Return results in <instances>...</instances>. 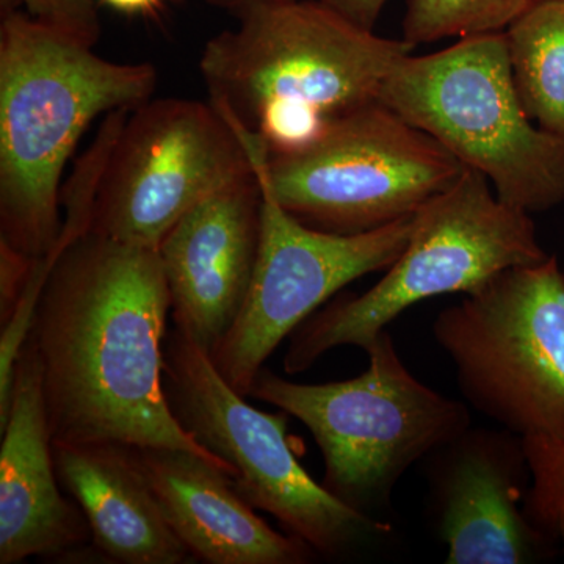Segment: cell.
I'll list each match as a JSON object with an SVG mask.
<instances>
[{
  "label": "cell",
  "mask_w": 564,
  "mask_h": 564,
  "mask_svg": "<svg viewBox=\"0 0 564 564\" xmlns=\"http://www.w3.org/2000/svg\"><path fill=\"white\" fill-rule=\"evenodd\" d=\"M57 256L58 252L51 251L44 258L36 259L20 302L13 307L9 317L0 321L2 323V333H0V430L6 426L7 419H9L18 361H20L22 348L31 339L41 293H43Z\"/></svg>",
  "instance_id": "ffe728a7"
},
{
  "label": "cell",
  "mask_w": 564,
  "mask_h": 564,
  "mask_svg": "<svg viewBox=\"0 0 564 564\" xmlns=\"http://www.w3.org/2000/svg\"><path fill=\"white\" fill-rule=\"evenodd\" d=\"M137 448V447H135ZM141 467L174 533L199 562L303 564L315 551L256 514L225 473L180 448H137Z\"/></svg>",
  "instance_id": "9a60e30c"
},
{
  "label": "cell",
  "mask_w": 564,
  "mask_h": 564,
  "mask_svg": "<svg viewBox=\"0 0 564 564\" xmlns=\"http://www.w3.org/2000/svg\"><path fill=\"white\" fill-rule=\"evenodd\" d=\"M529 212L503 203L484 174L466 169L415 214L410 242L361 295H340L289 336L284 370L306 372L334 348H366L408 307L448 293H474L511 267L543 262Z\"/></svg>",
  "instance_id": "8992f818"
},
{
  "label": "cell",
  "mask_w": 564,
  "mask_h": 564,
  "mask_svg": "<svg viewBox=\"0 0 564 564\" xmlns=\"http://www.w3.org/2000/svg\"><path fill=\"white\" fill-rule=\"evenodd\" d=\"M36 259L0 240V321L20 302Z\"/></svg>",
  "instance_id": "7402d4cb"
},
{
  "label": "cell",
  "mask_w": 564,
  "mask_h": 564,
  "mask_svg": "<svg viewBox=\"0 0 564 564\" xmlns=\"http://www.w3.org/2000/svg\"><path fill=\"white\" fill-rule=\"evenodd\" d=\"M423 463L445 563L532 564L558 552L527 518L532 475L519 434L469 426Z\"/></svg>",
  "instance_id": "7c38bea8"
},
{
  "label": "cell",
  "mask_w": 564,
  "mask_h": 564,
  "mask_svg": "<svg viewBox=\"0 0 564 564\" xmlns=\"http://www.w3.org/2000/svg\"><path fill=\"white\" fill-rule=\"evenodd\" d=\"M251 173L242 140L210 102L150 99L122 126L88 232L159 250L196 204Z\"/></svg>",
  "instance_id": "30bf717a"
},
{
  "label": "cell",
  "mask_w": 564,
  "mask_h": 564,
  "mask_svg": "<svg viewBox=\"0 0 564 564\" xmlns=\"http://www.w3.org/2000/svg\"><path fill=\"white\" fill-rule=\"evenodd\" d=\"M345 18L366 29L375 28L389 0H322Z\"/></svg>",
  "instance_id": "603a6c76"
},
{
  "label": "cell",
  "mask_w": 564,
  "mask_h": 564,
  "mask_svg": "<svg viewBox=\"0 0 564 564\" xmlns=\"http://www.w3.org/2000/svg\"><path fill=\"white\" fill-rule=\"evenodd\" d=\"M380 102L484 174L503 203L529 214L564 203V139L527 115L505 32L404 55L384 80Z\"/></svg>",
  "instance_id": "5b68a950"
},
{
  "label": "cell",
  "mask_w": 564,
  "mask_h": 564,
  "mask_svg": "<svg viewBox=\"0 0 564 564\" xmlns=\"http://www.w3.org/2000/svg\"><path fill=\"white\" fill-rule=\"evenodd\" d=\"M199 61L210 104L269 155L299 151L352 111L380 101L404 39L377 35L322 0H272L237 14Z\"/></svg>",
  "instance_id": "7a4b0ae2"
},
{
  "label": "cell",
  "mask_w": 564,
  "mask_h": 564,
  "mask_svg": "<svg viewBox=\"0 0 564 564\" xmlns=\"http://www.w3.org/2000/svg\"><path fill=\"white\" fill-rule=\"evenodd\" d=\"M529 459L524 510L532 524L558 545L564 558V437H522Z\"/></svg>",
  "instance_id": "d6986e66"
},
{
  "label": "cell",
  "mask_w": 564,
  "mask_h": 564,
  "mask_svg": "<svg viewBox=\"0 0 564 564\" xmlns=\"http://www.w3.org/2000/svg\"><path fill=\"white\" fill-rule=\"evenodd\" d=\"M151 63L106 61L28 13L0 24V240L33 259L62 236L61 182L91 122L150 101Z\"/></svg>",
  "instance_id": "3957f363"
},
{
  "label": "cell",
  "mask_w": 564,
  "mask_h": 564,
  "mask_svg": "<svg viewBox=\"0 0 564 564\" xmlns=\"http://www.w3.org/2000/svg\"><path fill=\"white\" fill-rule=\"evenodd\" d=\"M111 9L129 17H155L169 0H102Z\"/></svg>",
  "instance_id": "cb8c5ba5"
},
{
  "label": "cell",
  "mask_w": 564,
  "mask_h": 564,
  "mask_svg": "<svg viewBox=\"0 0 564 564\" xmlns=\"http://www.w3.org/2000/svg\"><path fill=\"white\" fill-rule=\"evenodd\" d=\"M261 207L252 172L196 204L159 245L174 326L209 356L247 302L261 242Z\"/></svg>",
  "instance_id": "4fadbf2b"
},
{
  "label": "cell",
  "mask_w": 564,
  "mask_h": 564,
  "mask_svg": "<svg viewBox=\"0 0 564 564\" xmlns=\"http://www.w3.org/2000/svg\"><path fill=\"white\" fill-rule=\"evenodd\" d=\"M351 380L300 384L262 369L250 397L299 419L325 462L323 486L359 513L391 508L406 470L473 426L467 404L434 391L404 366L388 328L364 348Z\"/></svg>",
  "instance_id": "277c9868"
},
{
  "label": "cell",
  "mask_w": 564,
  "mask_h": 564,
  "mask_svg": "<svg viewBox=\"0 0 564 564\" xmlns=\"http://www.w3.org/2000/svg\"><path fill=\"white\" fill-rule=\"evenodd\" d=\"M538 0H408L403 39L411 44L505 32Z\"/></svg>",
  "instance_id": "ac0fdd59"
},
{
  "label": "cell",
  "mask_w": 564,
  "mask_h": 564,
  "mask_svg": "<svg viewBox=\"0 0 564 564\" xmlns=\"http://www.w3.org/2000/svg\"><path fill=\"white\" fill-rule=\"evenodd\" d=\"M163 389L182 429L232 467L240 496L315 554L339 558L392 533L388 522L352 510L317 484L288 443L291 414L263 413L245 402L176 326L163 343Z\"/></svg>",
  "instance_id": "ba28073f"
},
{
  "label": "cell",
  "mask_w": 564,
  "mask_h": 564,
  "mask_svg": "<svg viewBox=\"0 0 564 564\" xmlns=\"http://www.w3.org/2000/svg\"><path fill=\"white\" fill-rule=\"evenodd\" d=\"M209 2L223 7V9L231 10L237 17V14L250 9V7L256 6V3L272 2V0H209Z\"/></svg>",
  "instance_id": "d4e9b609"
},
{
  "label": "cell",
  "mask_w": 564,
  "mask_h": 564,
  "mask_svg": "<svg viewBox=\"0 0 564 564\" xmlns=\"http://www.w3.org/2000/svg\"><path fill=\"white\" fill-rule=\"evenodd\" d=\"M433 337L475 411L521 437H564V273L511 267L437 314Z\"/></svg>",
  "instance_id": "9c48e42d"
},
{
  "label": "cell",
  "mask_w": 564,
  "mask_h": 564,
  "mask_svg": "<svg viewBox=\"0 0 564 564\" xmlns=\"http://www.w3.org/2000/svg\"><path fill=\"white\" fill-rule=\"evenodd\" d=\"M232 129L281 206L318 231L369 232L410 217L466 170L443 144L380 101L285 154L269 155L258 137Z\"/></svg>",
  "instance_id": "52a82bcc"
},
{
  "label": "cell",
  "mask_w": 564,
  "mask_h": 564,
  "mask_svg": "<svg viewBox=\"0 0 564 564\" xmlns=\"http://www.w3.org/2000/svg\"><path fill=\"white\" fill-rule=\"evenodd\" d=\"M505 36L527 115L564 139V0H538Z\"/></svg>",
  "instance_id": "e0dca14e"
},
{
  "label": "cell",
  "mask_w": 564,
  "mask_h": 564,
  "mask_svg": "<svg viewBox=\"0 0 564 564\" xmlns=\"http://www.w3.org/2000/svg\"><path fill=\"white\" fill-rule=\"evenodd\" d=\"M254 172V170H252ZM261 242L242 313L210 356L234 391L250 397L278 345L318 307L366 274L388 270L414 228V215L361 234L318 231L278 202L262 174Z\"/></svg>",
  "instance_id": "8fae6325"
},
{
  "label": "cell",
  "mask_w": 564,
  "mask_h": 564,
  "mask_svg": "<svg viewBox=\"0 0 564 564\" xmlns=\"http://www.w3.org/2000/svg\"><path fill=\"white\" fill-rule=\"evenodd\" d=\"M0 447V564L76 554L91 536L76 502L58 489L39 356L29 339L14 378Z\"/></svg>",
  "instance_id": "5bb4252c"
},
{
  "label": "cell",
  "mask_w": 564,
  "mask_h": 564,
  "mask_svg": "<svg viewBox=\"0 0 564 564\" xmlns=\"http://www.w3.org/2000/svg\"><path fill=\"white\" fill-rule=\"evenodd\" d=\"M32 20L84 46L95 47L101 20L95 0H18Z\"/></svg>",
  "instance_id": "44dd1931"
},
{
  "label": "cell",
  "mask_w": 564,
  "mask_h": 564,
  "mask_svg": "<svg viewBox=\"0 0 564 564\" xmlns=\"http://www.w3.org/2000/svg\"><path fill=\"white\" fill-rule=\"evenodd\" d=\"M55 470L87 519L95 547L122 564H181L192 554L166 521L137 448L52 441Z\"/></svg>",
  "instance_id": "2e32d148"
},
{
  "label": "cell",
  "mask_w": 564,
  "mask_h": 564,
  "mask_svg": "<svg viewBox=\"0 0 564 564\" xmlns=\"http://www.w3.org/2000/svg\"><path fill=\"white\" fill-rule=\"evenodd\" d=\"M172 311L155 248L87 232L63 248L31 334L52 441L193 452L234 478L196 443L163 389Z\"/></svg>",
  "instance_id": "6da1fadb"
}]
</instances>
